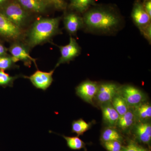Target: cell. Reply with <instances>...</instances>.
<instances>
[{"instance_id":"1","label":"cell","mask_w":151,"mask_h":151,"mask_svg":"<svg viewBox=\"0 0 151 151\" xmlns=\"http://www.w3.org/2000/svg\"><path fill=\"white\" fill-rule=\"evenodd\" d=\"M83 18L84 27L95 33H113L119 30L122 23L121 19L116 14L102 9L86 12Z\"/></svg>"},{"instance_id":"2","label":"cell","mask_w":151,"mask_h":151,"mask_svg":"<svg viewBox=\"0 0 151 151\" xmlns=\"http://www.w3.org/2000/svg\"><path fill=\"white\" fill-rule=\"evenodd\" d=\"M59 17L44 18L37 21L33 25L28 35V43L34 47L49 40L58 31Z\"/></svg>"},{"instance_id":"3","label":"cell","mask_w":151,"mask_h":151,"mask_svg":"<svg viewBox=\"0 0 151 151\" xmlns=\"http://www.w3.org/2000/svg\"><path fill=\"white\" fill-rule=\"evenodd\" d=\"M0 12L15 25L21 29L27 21L28 12L16 1H8L0 7Z\"/></svg>"},{"instance_id":"4","label":"cell","mask_w":151,"mask_h":151,"mask_svg":"<svg viewBox=\"0 0 151 151\" xmlns=\"http://www.w3.org/2000/svg\"><path fill=\"white\" fill-rule=\"evenodd\" d=\"M60 52V56L57 63L55 68L61 64L69 63L81 52V48L76 39L70 37L69 43L64 46H58Z\"/></svg>"},{"instance_id":"5","label":"cell","mask_w":151,"mask_h":151,"mask_svg":"<svg viewBox=\"0 0 151 151\" xmlns=\"http://www.w3.org/2000/svg\"><path fill=\"white\" fill-rule=\"evenodd\" d=\"M54 70L55 69H53L49 72H44L37 70L30 76L23 77L29 79L32 85L37 89L45 91L53 82L52 75Z\"/></svg>"},{"instance_id":"6","label":"cell","mask_w":151,"mask_h":151,"mask_svg":"<svg viewBox=\"0 0 151 151\" xmlns=\"http://www.w3.org/2000/svg\"><path fill=\"white\" fill-rule=\"evenodd\" d=\"M9 51L14 62L22 61L24 63L25 65L29 67L33 62L37 66L36 59L30 56L27 49L23 45L14 43L10 47Z\"/></svg>"},{"instance_id":"7","label":"cell","mask_w":151,"mask_h":151,"mask_svg":"<svg viewBox=\"0 0 151 151\" xmlns=\"http://www.w3.org/2000/svg\"><path fill=\"white\" fill-rule=\"evenodd\" d=\"M132 17L134 23L139 30L151 24V18L147 13L142 4L140 1H137L135 3L132 10Z\"/></svg>"},{"instance_id":"8","label":"cell","mask_w":151,"mask_h":151,"mask_svg":"<svg viewBox=\"0 0 151 151\" xmlns=\"http://www.w3.org/2000/svg\"><path fill=\"white\" fill-rule=\"evenodd\" d=\"M121 96L124 98L128 106H137L142 103L145 99L142 92L134 86L127 85L120 90Z\"/></svg>"},{"instance_id":"9","label":"cell","mask_w":151,"mask_h":151,"mask_svg":"<svg viewBox=\"0 0 151 151\" xmlns=\"http://www.w3.org/2000/svg\"><path fill=\"white\" fill-rule=\"evenodd\" d=\"M99 85L97 82L86 81L81 83L76 88V93L79 97L88 103H92L97 94Z\"/></svg>"},{"instance_id":"10","label":"cell","mask_w":151,"mask_h":151,"mask_svg":"<svg viewBox=\"0 0 151 151\" xmlns=\"http://www.w3.org/2000/svg\"><path fill=\"white\" fill-rule=\"evenodd\" d=\"M21 34V29L0 12V36L10 39H17Z\"/></svg>"},{"instance_id":"11","label":"cell","mask_w":151,"mask_h":151,"mask_svg":"<svg viewBox=\"0 0 151 151\" xmlns=\"http://www.w3.org/2000/svg\"><path fill=\"white\" fill-rule=\"evenodd\" d=\"M119 90V87L114 83H106L99 85L96 94L97 100L102 104L111 102Z\"/></svg>"},{"instance_id":"12","label":"cell","mask_w":151,"mask_h":151,"mask_svg":"<svg viewBox=\"0 0 151 151\" xmlns=\"http://www.w3.org/2000/svg\"><path fill=\"white\" fill-rule=\"evenodd\" d=\"M63 23L65 29L71 35H75L79 29L84 27L83 18L73 13L64 17Z\"/></svg>"},{"instance_id":"13","label":"cell","mask_w":151,"mask_h":151,"mask_svg":"<svg viewBox=\"0 0 151 151\" xmlns=\"http://www.w3.org/2000/svg\"><path fill=\"white\" fill-rule=\"evenodd\" d=\"M28 12L41 14L50 5L44 0H15Z\"/></svg>"},{"instance_id":"14","label":"cell","mask_w":151,"mask_h":151,"mask_svg":"<svg viewBox=\"0 0 151 151\" xmlns=\"http://www.w3.org/2000/svg\"><path fill=\"white\" fill-rule=\"evenodd\" d=\"M136 134L139 140L149 144L151 139V126L149 123H141L136 127Z\"/></svg>"},{"instance_id":"15","label":"cell","mask_w":151,"mask_h":151,"mask_svg":"<svg viewBox=\"0 0 151 151\" xmlns=\"http://www.w3.org/2000/svg\"><path fill=\"white\" fill-rule=\"evenodd\" d=\"M103 119L105 122L111 126L117 124L120 116L113 106L107 105L103 108Z\"/></svg>"},{"instance_id":"16","label":"cell","mask_w":151,"mask_h":151,"mask_svg":"<svg viewBox=\"0 0 151 151\" xmlns=\"http://www.w3.org/2000/svg\"><path fill=\"white\" fill-rule=\"evenodd\" d=\"M94 3V0H70V7L78 12L83 13Z\"/></svg>"},{"instance_id":"17","label":"cell","mask_w":151,"mask_h":151,"mask_svg":"<svg viewBox=\"0 0 151 151\" xmlns=\"http://www.w3.org/2000/svg\"><path fill=\"white\" fill-rule=\"evenodd\" d=\"M134 121L135 116L134 113L128 111L123 116L119 117L117 124L122 129L126 130L132 126Z\"/></svg>"},{"instance_id":"18","label":"cell","mask_w":151,"mask_h":151,"mask_svg":"<svg viewBox=\"0 0 151 151\" xmlns=\"http://www.w3.org/2000/svg\"><path fill=\"white\" fill-rule=\"evenodd\" d=\"M112 101V106L119 113L120 116H123L128 111V105L122 96L114 97Z\"/></svg>"},{"instance_id":"19","label":"cell","mask_w":151,"mask_h":151,"mask_svg":"<svg viewBox=\"0 0 151 151\" xmlns=\"http://www.w3.org/2000/svg\"><path fill=\"white\" fill-rule=\"evenodd\" d=\"M90 128V124L86 123L83 119L74 121L72 124V132L77 134L78 136L83 135L84 132Z\"/></svg>"},{"instance_id":"20","label":"cell","mask_w":151,"mask_h":151,"mask_svg":"<svg viewBox=\"0 0 151 151\" xmlns=\"http://www.w3.org/2000/svg\"><path fill=\"white\" fill-rule=\"evenodd\" d=\"M66 142L68 147L71 150H78L83 148L85 146V144L83 141L81 140L78 137H66L63 135Z\"/></svg>"},{"instance_id":"21","label":"cell","mask_w":151,"mask_h":151,"mask_svg":"<svg viewBox=\"0 0 151 151\" xmlns=\"http://www.w3.org/2000/svg\"><path fill=\"white\" fill-rule=\"evenodd\" d=\"M102 138L104 142L113 141L121 142L122 139V137L119 132L111 129H105L102 134Z\"/></svg>"},{"instance_id":"22","label":"cell","mask_w":151,"mask_h":151,"mask_svg":"<svg viewBox=\"0 0 151 151\" xmlns=\"http://www.w3.org/2000/svg\"><path fill=\"white\" fill-rule=\"evenodd\" d=\"M19 77V76H11L4 70H0V86L4 88L7 86L12 87L14 81Z\"/></svg>"},{"instance_id":"23","label":"cell","mask_w":151,"mask_h":151,"mask_svg":"<svg viewBox=\"0 0 151 151\" xmlns=\"http://www.w3.org/2000/svg\"><path fill=\"white\" fill-rule=\"evenodd\" d=\"M137 113L142 120L150 119L151 117V105L148 104H140L137 106Z\"/></svg>"},{"instance_id":"24","label":"cell","mask_w":151,"mask_h":151,"mask_svg":"<svg viewBox=\"0 0 151 151\" xmlns=\"http://www.w3.org/2000/svg\"><path fill=\"white\" fill-rule=\"evenodd\" d=\"M12 57L5 55L0 57V70L5 71L15 67Z\"/></svg>"},{"instance_id":"25","label":"cell","mask_w":151,"mask_h":151,"mask_svg":"<svg viewBox=\"0 0 151 151\" xmlns=\"http://www.w3.org/2000/svg\"><path fill=\"white\" fill-rule=\"evenodd\" d=\"M104 145L108 151H122V147L120 142L113 141L105 142Z\"/></svg>"},{"instance_id":"26","label":"cell","mask_w":151,"mask_h":151,"mask_svg":"<svg viewBox=\"0 0 151 151\" xmlns=\"http://www.w3.org/2000/svg\"><path fill=\"white\" fill-rule=\"evenodd\" d=\"M50 6L59 9H63L65 7V4L63 0H44Z\"/></svg>"},{"instance_id":"27","label":"cell","mask_w":151,"mask_h":151,"mask_svg":"<svg viewBox=\"0 0 151 151\" xmlns=\"http://www.w3.org/2000/svg\"><path fill=\"white\" fill-rule=\"evenodd\" d=\"M140 32L143 36L150 43L151 41V24L149 25L146 27L140 30Z\"/></svg>"},{"instance_id":"28","label":"cell","mask_w":151,"mask_h":151,"mask_svg":"<svg viewBox=\"0 0 151 151\" xmlns=\"http://www.w3.org/2000/svg\"><path fill=\"white\" fill-rule=\"evenodd\" d=\"M142 4L146 12L151 18V0H144Z\"/></svg>"},{"instance_id":"29","label":"cell","mask_w":151,"mask_h":151,"mask_svg":"<svg viewBox=\"0 0 151 151\" xmlns=\"http://www.w3.org/2000/svg\"><path fill=\"white\" fill-rule=\"evenodd\" d=\"M138 145L134 142H131L122 151H137Z\"/></svg>"},{"instance_id":"30","label":"cell","mask_w":151,"mask_h":151,"mask_svg":"<svg viewBox=\"0 0 151 151\" xmlns=\"http://www.w3.org/2000/svg\"><path fill=\"white\" fill-rule=\"evenodd\" d=\"M7 49L0 43V57L6 55Z\"/></svg>"},{"instance_id":"31","label":"cell","mask_w":151,"mask_h":151,"mask_svg":"<svg viewBox=\"0 0 151 151\" xmlns=\"http://www.w3.org/2000/svg\"><path fill=\"white\" fill-rule=\"evenodd\" d=\"M137 151H149L147 149L144 148L142 147L138 146Z\"/></svg>"},{"instance_id":"32","label":"cell","mask_w":151,"mask_h":151,"mask_svg":"<svg viewBox=\"0 0 151 151\" xmlns=\"http://www.w3.org/2000/svg\"><path fill=\"white\" fill-rule=\"evenodd\" d=\"M9 0H0V7L6 3Z\"/></svg>"}]
</instances>
